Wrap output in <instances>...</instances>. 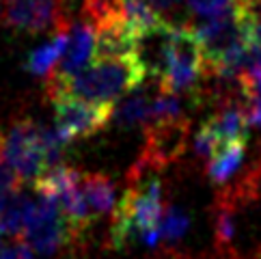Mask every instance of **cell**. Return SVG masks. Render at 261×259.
<instances>
[{
  "label": "cell",
  "instance_id": "6da1fadb",
  "mask_svg": "<svg viewBox=\"0 0 261 259\" xmlns=\"http://www.w3.org/2000/svg\"><path fill=\"white\" fill-rule=\"evenodd\" d=\"M147 67L143 59L136 54L117 59H95L89 67L73 73V76H50L48 93L52 95H69L87 101H115L127 95L143 85L147 78Z\"/></svg>",
  "mask_w": 261,
  "mask_h": 259
},
{
  "label": "cell",
  "instance_id": "7a4b0ae2",
  "mask_svg": "<svg viewBox=\"0 0 261 259\" xmlns=\"http://www.w3.org/2000/svg\"><path fill=\"white\" fill-rule=\"evenodd\" d=\"M129 186L113 214L110 238L117 248L141 240L147 246H155L160 238V223L164 216L162 184L153 171H132Z\"/></svg>",
  "mask_w": 261,
  "mask_h": 259
},
{
  "label": "cell",
  "instance_id": "3957f363",
  "mask_svg": "<svg viewBox=\"0 0 261 259\" xmlns=\"http://www.w3.org/2000/svg\"><path fill=\"white\" fill-rule=\"evenodd\" d=\"M67 145L57 127H41L31 119L15 121L5 136H0L5 160L22 179H39L45 171L61 164Z\"/></svg>",
  "mask_w": 261,
  "mask_h": 259
},
{
  "label": "cell",
  "instance_id": "277c9868",
  "mask_svg": "<svg viewBox=\"0 0 261 259\" xmlns=\"http://www.w3.org/2000/svg\"><path fill=\"white\" fill-rule=\"evenodd\" d=\"M205 71H207V59L197 31L190 26H171L155 71L160 91L175 95L190 93L199 87Z\"/></svg>",
  "mask_w": 261,
  "mask_h": 259
},
{
  "label": "cell",
  "instance_id": "5b68a950",
  "mask_svg": "<svg viewBox=\"0 0 261 259\" xmlns=\"http://www.w3.org/2000/svg\"><path fill=\"white\" fill-rule=\"evenodd\" d=\"M22 234H24V242L35 253H39L43 257L59 253L63 246L78 240V236L73 234L71 225L63 216V212L59 210L57 203H52L43 197H39L37 201L31 199Z\"/></svg>",
  "mask_w": 261,
  "mask_h": 259
},
{
  "label": "cell",
  "instance_id": "8992f818",
  "mask_svg": "<svg viewBox=\"0 0 261 259\" xmlns=\"http://www.w3.org/2000/svg\"><path fill=\"white\" fill-rule=\"evenodd\" d=\"M54 119L59 134L67 143L76 138H89L104 130L115 113V101H87L69 95H52Z\"/></svg>",
  "mask_w": 261,
  "mask_h": 259
},
{
  "label": "cell",
  "instance_id": "52a82bcc",
  "mask_svg": "<svg viewBox=\"0 0 261 259\" xmlns=\"http://www.w3.org/2000/svg\"><path fill=\"white\" fill-rule=\"evenodd\" d=\"M3 20L17 33H45L69 29L67 0H7Z\"/></svg>",
  "mask_w": 261,
  "mask_h": 259
},
{
  "label": "cell",
  "instance_id": "ba28073f",
  "mask_svg": "<svg viewBox=\"0 0 261 259\" xmlns=\"http://www.w3.org/2000/svg\"><path fill=\"white\" fill-rule=\"evenodd\" d=\"M188 121L184 117L166 119L147 125V143L143 158L134 166V171H155L160 166L177 160L188 145Z\"/></svg>",
  "mask_w": 261,
  "mask_h": 259
},
{
  "label": "cell",
  "instance_id": "9c48e42d",
  "mask_svg": "<svg viewBox=\"0 0 261 259\" xmlns=\"http://www.w3.org/2000/svg\"><path fill=\"white\" fill-rule=\"evenodd\" d=\"M93 59H95V26L89 20L71 24L67 48H65L57 73H52V76H73V73L89 67Z\"/></svg>",
  "mask_w": 261,
  "mask_h": 259
},
{
  "label": "cell",
  "instance_id": "30bf717a",
  "mask_svg": "<svg viewBox=\"0 0 261 259\" xmlns=\"http://www.w3.org/2000/svg\"><path fill=\"white\" fill-rule=\"evenodd\" d=\"M248 113L244 106H227L212 119H207L203 125L214 134L218 141V149L222 145L236 143V141H248Z\"/></svg>",
  "mask_w": 261,
  "mask_h": 259
},
{
  "label": "cell",
  "instance_id": "8fae6325",
  "mask_svg": "<svg viewBox=\"0 0 261 259\" xmlns=\"http://www.w3.org/2000/svg\"><path fill=\"white\" fill-rule=\"evenodd\" d=\"M71 29V26H69ZM69 29L63 31H54V37L48 39L45 43L37 45L35 50L24 61V69L33 73V76H41V78H50L54 67H59V63L67 48V39H69Z\"/></svg>",
  "mask_w": 261,
  "mask_h": 259
},
{
  "label": "cell",
  "instance_id": "7c38bea8",
  "mask_svg": "<svg viewBox=\"0 0 261 259\" xmlns=\"http://www.w3.org/2000/svg\"><path fill=\"white\" fill-rule=\"evenodd\" d=\"M82 194L93 220L108 214L115 205V186L101 173H82Z\"/></svg>",
  "mask_w": 261,
  "mask_h": 259
},
{
  "label": "cell",
  "instance_id": "4fadbf2b",
  "mask_svg": "<svg viewBox=\"0 0 261 259\" xmlns=\"http://www.w3.org/2000/svg\"><path fill=\"white\" fill-rule=\"evenodd\" d=\"M246 153V141H236L229 145H222L220 149L210 158L207 162V175L214 184H225L233 173L240 169L242 160Z\"/></svg>",
  "mask_w": 261,
  "mask_h": 259
},
{
  "label": "cell",
  "instance_id": "5bb4252c",
  "mask_svg": "<svg viewBox=\"0 0 261 259\" xmlns=\"http://www.w3.org/2000/svg\"><path fill=\"white\" fill-rule=\"evenodd\" d=\"M29 205H31V199L24 197L20 188L0 194V225H3L5 234H9V236L22 234Z\"/></svg>",
  "mask_w": 261,
  "mask_h": 259
},
{
  "label": "cell",
  "instance_id": "9a60e30c",
  "mask_svg": "<svg viewBox=\"0 0 261 259\" xmlns=\"http://www.w3.org/2000/svg\"><path fill=\"white\" fill-rule=\"evenodd\" d=\"M153 97L145 91L132 93L117 113V123L123 127H136V125H149L153 121Z\"/></svg>",
  "mask_w": 261,
  "mask_h": 259
},
{
  "label": "cell",
  "instance_id": "2e32d148",
  "mask_svg": "<svg viewBox=\"0 0 261 259\" xmlns=\"http://www.w3.org/2000/svg\"><path fill=\"white\" fill-rule=\"evenodd\" d=\"M188 227H190V218L186 216L179 208L171 205L169 210H164V216L160 223V238L169 240V242H175V240H179L186 231H188Z\"/></svg>",
  "mask_w": 261,
  "mask_h": 259
},
{
  "label": "cell",
  "instance_id": "e0dca14e",
  "mask_svg": "<svg viewBox=\"0 0 261 259\" xmlns=\"http://www.w3.org/2000/svg\"><path fill=\"white\" fill-rule=\"evenodd\" d=\"M233 240H236V218H233V208L231 205H222L218 208V216H216V242L220 248L231 251Z\"/></svg>",
  "mask_w": 261,
  "mask_h": 259
},
{
  "label": "cell",
  "instance_id": "ac0fdd59",
  "mask_svg": "<svg viewBox=\"0 0 261 259\" xmlns=\"http://www.w3.org/2000/svg\"><path fill=\"white\" fill-rule=\"evenodd\" d=\"M236 5H238V0H188L190 11L197 17H201V20L218 17L222 13L231 11Z\"/></svg>",
  "mask_w": 261,
  "mask_h": 259
},
{
  "label": "cell",
  "instance_id": "d6986e66",
  "mask_svg": "<svg viewBox=\"0 0 261 259\" xmlns=\"http://www.w3.org/2000/svg\"><path fill=\"white\" fill-rule=\"evenodd\" d=\"M22 184V177L15 173V169L5 160L3 149H0V194L3 192H11L17 190Z\"/></svg>",
  "mask_w": 261,
  "mask_h": 259
},
{
  "label": "cell",
  "instance_id": "ffe728a7",
  "mask_svg": "<svg viewBox=\"0 0 261 259\" xmlns=\"http://www.w3.org/2000/svg\"><path fill=\"white\" fill-rule=\"evenodd\" d=\"M0 259H35V251L26 242L0 246Z\"/></svg>",
  "mask_w": 261,
  "mask_h": 259
},
{
  "label": "cell",
  "instance_id": "44dd1931",
  "mask_svg": "<svg viewBox=\"0 0 261 259\" xmlns=\"http://www.w3.org/2000/svg\"><path fill=\"white\" fill-rule=\"evenodd\" d=\"M158 11H173V9H177L181 5V0H149Z\"/></svg>",
  "mask_w": 261,
  "mask_h": 259
},
{
  "label": "cell",
  "instance_id": "7402d4cb",
  "mask_svg": "<svg viewBox=\"0 0 261 259\" xmlns=\"http://www.w3.org/2000/svg\"><path fill=\"white\" fill-rule=\"evenodd\" d=\"M240 5H244V7H259L261 0H238Z\"/></svg>",
  "mask_w": 261,
  "mask_h": 259
},
{
  "label": "cell",
  "instance_id": "603a6c76",
  "mask_svg": "<svg viewBox=\"0 0 261 259\" xmlns=\"http://www.w3.org/2000/svg\"><path fill=\"white\" fill-rule=\"evenodd\" d=\"M5 5H7V0H0V15L5 13Z\"/></svg>",
  "mask_w": 261,
  "mask_h": 259
},
{
  "label": "cell",
  "instance_id": "cb8c5ba5",
  "mask_svg": "<svg viewBox=\"0 0 261 259\" xmlns=\"http://www.w3.org/2000/svg\"><path fill=\"white\" fill-rule=\"evenodd\" d=\"M3 234H5V229H3V225H0V244H3Z\"/></svg>",
  "mask_w": 261,
  "mask_h": 259
},
{
  "label": "cell",
  "instance_id": "d4e9b609",
  "mask_svg": "<svg viewBox=\"0 0 261 259\" xmlns=\"http://www.w3.org/2000/svg\"><path fill=\"white\" fill-rule=\"evenodd\" d=\"M259 257H261V253H259Z\"/></svg>",
  "mask_w": 261,
  "mask_h": 259
}]
</instances>
